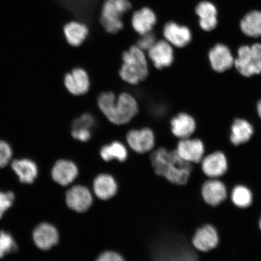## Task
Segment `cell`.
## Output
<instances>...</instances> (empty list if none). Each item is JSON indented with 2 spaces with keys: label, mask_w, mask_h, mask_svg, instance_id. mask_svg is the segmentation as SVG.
<instances>
[{
  "label": "cell",
  "mask_w": 261,
  "mask_h": 261,
  "mask_svg": "<svg viewBox=\"0 0 261 261\" xmlns=\"http://www.w3.org/2000/svg\"><path fill=\"white\" fill-rule=\"evenodd\" d=\"M12 155L11 146L3 140H0V168H4L10 162Z\"/></svg>",
  "instance_id": "cell-32"
},
{
  "label": "cell",
  "mask_w": 261,
  "mask_h": 261,
  "mask_svg": "<svg viewBox=\"0 0 261 261\" xmlns=\"http://www.w3.org/2000/svg\"><path fill=\"white\" fill-rule=\"evenodd\" d=\"M256 113L259 118L261 120V99L257 101L256 103Z\"/></svg>",
  "instance_id": "cell-35"
},
{
  "label": "cell",
  "mask_w": 261,
  "mask_h": 261,
  "mask_svg": "<svg viewBox=\"0 0 261 261\" xmlns=\"http://www.w3.org/2000/svg\"><path fill=\"white\" fill-rule=\"evenodd\" d=\"M94 261H126L121 254L114 250H106L100 253Z\"/></svg>",
  "instance_id": "cell-33"
},
{
  "label": "cell",
  "mask_w": 261,
  "mask_h": 261,
  "mask_svg": "<svg viewBox=\"0 0 261 261\" xmlns=\"http://www.w3.org/2000/svg\"><path fill=\"white\" fill-rule=\"evenodd\" d=\"M17 246L11 234L0 231V258L4 257L6 254L15 252Z\"/></svg>",
  "instance_id": "cell-28"
},
{
  "label": "cell",
  "mask_w": 261,
  "mask_h": 261,
  "mask_svg": "<svg viewBox=\"0 0 261 261\" xmlns=\"http://www.w3.org/2000/svg\"><path fill=\"white\" fill-rule=\"evenodd\" d=\"M234 68L241 76L252 77L261 74V44L249 46L243 45L238 48L234 58Z\"/></svg>",
  "instance_id": "cell-5"
},
{
  "label": "cell",
  "mask_w": 261,
  "mask_h": 261,
  "mask_svg": "<svg viewBox=\"0 0 261 261\" xmlns=\"http://www.w3.org/2000/svg\"><path fill=\"white\" fill-rule=\"evenodd\" d=\"M96 120L93 115L85 113L73 120L71 128H86L91 129L95 125Z\"/></svg>",
  "instance_id": "cell-29"
},
{
  "label": "cell",
  "mask_w": 261,
  "mask_h": 261,
  "mask_svg": "<svg viewBox=\"0 0 261 261\" xmlns=\"http://www.w3.org/2000/svg\"><path fill=\"white\" fill-rule=\"evenodd\" d=\"M156 36L154 32H151L142 35H139L136 45L145 51H148L158 41Z\"/></svg>",
  "instance_id": "cell-30"
},
{
  "label": "cell",
  "mask_w": 261,
  "mask_h": 261,
  "mask_svg": "<svg viewBox=\"0 0 261 261\" xmlns=\"http://www.w3.org/2000/svg\"><path fill=\"white\" fill-rule=\"evenodd\" d=\"M259 227L260 229L261 230V217H260L259 221Z\"/></svg>",
  "instance_id": "cell-36"
},
{
  "label": "cell",
  "mask_w": 261,
  "mask_h": 261,
  "mask_svg": "<svg viewBox=\"0 0 261 261\" xmlns=\"http://www.w3.org/2000/svg\"><path fill=\"white\" fill-rule=\"evenodd\" d=\"M15 200V195L12 192H0V219L5 212L12 206Z\"/></svg>",
  "instance_id": "cell-31"
},
{
  "label": "cell",
  "mask_w": 261,
  "mask_h": 261,
  "mask_svg": "<svg viewBox=\"0 0 261 261\" xmlns=\"http://www.w3.org/2000/svg\"><path fill=\"white\" fill-rule=\"evenodd\" d=\"M175 150L182 160L193 165L200 164L206 153L205 143L198 138L179 140Z\"/></svg>",
  "instance_id": "cell-9"
},
{
  "label": "cell",
  "mask_w": 261,
  "mask_h": 261,
  "mask_svg": "<svg viewBox=\"0 0 261 261\" xmlns=\"http://www.w3.org/2000/svg\"><path fill=\"white\" fill-rule=\"evenodd\" d=\"M51 175L57 184L67 187L77 178L79 169L72 161L62 159L55 163L52 169Z\"/></svg>",
  "instance_id": "cell-20"
},
{
  "label": "cell",
  "mask_w": 261,
  "mask_h": 261,
  "mask_svg": "<svg viewBox=\"0 0 261 261\" xmlns=\"http://www.w3.org/2000/svg\"><path fill=\"white\" fill-rule=\"evenodd\" d=\"M11 166L18 176L19 180L23 184H32L37 177V166L31 160H15L12 162Z\"/></svg>",
  "instance_id": "cell-25"
},
{
  "label": "cell",
  "mask_w": 261,
  "mask_h": 261,
  "mask_svg": "<svg viewBox=\"0 0 261 261\" xmlns=\"http://www.w3.org/2000/svg\"><path fill=\"white\" fill-rule=\"evenodd\" d=\"M97 106L109 121L116 125L128 123L139 110L138 100L128 92L117 96L112 91L103 92L97 98Z\"/></svg>",
  "instance_id": "cell-2"
},
{
  "label": "cell",
  "mask_w": 261,
  "mask_h": 261,
  "mask_svg": "<svg viewBox=\"0 0 261 261\" xmlns=\"http://www.w3.org/2000/svg\"><path fill=\"white\" fill-rule=\"evenodd\" d=\"M229 197L232 203L241 208L249 207L253 202L252 191L243 185H238L234 187L231 189Z\"/></svg>",
  "instance_id": "cell-27"
},
{
  "label": "cell",
  "mask_w": 261,
  "mask_h": 261,
  "mask_svg": "<svg viewBox=\"0 0 261 261\" xmlns=\"http://www.w3.org/2000/svg\"><path fill=\"white\" fill-rule=\"evenodd\" d=\"M162 35L164 40L173 47L184 48L190 43L192 32L187 26L181 25L174 20L166 21L163 25Z\"/></svg>",
  "instance_id": "cell-11"
},
{
  "label": "cell",
  "mask_w": 261,
  "mask_h": 261,
  "mask_svg": "<svg viewBox=\"0 0 261 261\" xmlns=\"http://www.w3.org/2000/svg\"><path fill=\"white\" fill-rule=\"evenodd\" d=\"M133 8L130 0H103L99 16L101 27L108 34H119L125 28L124 15Z\"/></svg>",
  "instance_id": "cell-4"
},
{
  "label": "cell",
  "mask_w": 261,
  "mask_h": 261,
  "mask_svg": "<svg viewBox=\"0 0 261 261\" xmlns=\"http://www.w3.org/2000/svg\"><path fill=\"white\" fill-rule=\"evenodd\" d=\"M202 198L211 206H217L229 197L226 186L219 178H208L201 189Z\"/></svg>",
  "instance_id": "cell-15"
},
{
  "label": "cell",
  "mask_w": 261,
  "mask_h": 261,
  "mask_svg": "<svg viewBox=\"0 0 261 261\" xmlns=\"http://www.w3.org/2000/svg\"><path fill=\"white\" fill-rule=\"evenodd\" d=\"M149 162L156 175L178 186L187 184L194 166L182 160L175 149L166 148L152 151L149 155Z\"/></svg>",
  "instance_id": "cell-1"
},
{
  "label": "cell",
  "mask_w": 261,
  "mask_h": 261,
  "mask_svg": "<svg viewBox=\"0 0 261 261\" xmlns=\"http://www.w3.org/2000/svg\"><path fill=\"white\" fill-rule=\"evenodd\" d=\"M195 12L199 17V24L203 30L211 31L216 27L217 11L212 3L205 1L199 3Z\"/></svg>",
  "instance_id": "cell-24"
},
{
  "label": "cell",
  "mask_w": 261,
  "mask_h": 261,
  "mask_svg": "<svg viewBox=\"0 0 261 261\" xmlns=\"http://www.w3.org/2000/svg\"><path fill=\"white\" fill-rule=\"evenodd\" d=\"M94 200L92 191L86 185H74L65 195L67 206L77 214L86 213L92 206Z\"/></svg>",
  "instance_id": "cell-6"
},
{
  "label": "cell",
  "mask_w": 261,
  "mask_h": 261,
  "mask_svg": "<svg viewBox=\"0 0 261 261\" xmlns=\"http://www.w3.org/2000/svg\"><path fill=\"white\" fill-rule=\"evenodd\" d=\"M208 58L211 68L215 73H224L234 67V58L226 45H215L208 52Z\"/></svg>",
  "instance_id": "cell-16"
},
{
  "label": "cell",
  "mask_w": 261,
  "mask_h": 261,
  "mask_svg": "<svg viewBox=\"0 0 261 261\" xmlns=\"http://www.w3.org/2000/svg\"><path fill=\"white\" fill-rule=\"evenodd\" d=\"M172 135L179 140L191 138L197 129L194 117L187 113H178L170 122Z\"/></svg>",
  "instance_id": "cell-21"
},
{
  "label": "cell",
  "mask_w": 261,
  "mask_h": 261,
  "mask_svg": "<svg viewBox=\"0 0 261 261\" xmlns=\"http://www.w3.org/2000/svg\"><path fill=\"white\" fill-rule=\"evenodd\" d=\"M122 60L119 74L125 83L130 86H136L148 76V57L145 51L136 45H132L123 52Z\"/></svg>",
  "instance_id": "cell-3"
},
{
  "label": "cell",
  "mask_w": 261,
  "mask_h": 261,
  "mask_svg": "<svg viewBox=\"0 0 261 261\" xmlns=\"http://www.w3.org/2000/svg\"><path fill=\"white\" fill-rule=\"evenodd\" d=\"M71 135L75 140L81 142L89 141L92 136L91 129L86 128H71Z\"/></svg>",
  "instance_id": "cell-34"
},
{
  "label": "cell",
  "mask_w": 261,
  "mask_h": 261,
  "mask_svg": "<svg viewBox=\"0 0 261 261\" xmlns=\"http://www.w3.org/2000/svg\"><path fill=\"white\" fill-rule=\"evenodd\" d=\"M192 244L200 252H207L215 249L219 243V234L214 226L205 224L195 230Z\"/></svg>",
  "instance_id": "cell-13"
},
{
  "label": "cell",
  "mask_w": 261,
  "mask_h": 261,
  "mask_svg": "<svg viewBox=\"0 0 261 261\" xmlns=\"http://www.w3.org/2000/svg\"><path fill=\"white\" fill-rule=\"evenodd\" d=\"M64 83L68 92L80 96L89 92L90 80L89 74L83 68H76L65 74Z\"/></svg>",
  "instance_id": "cell-17"
},
{
  "label": "cell",
  "mask_w": 261,
  "mask_h": 261,
  "mask_svg": "<svg viewBox=\"0 0 261 261\" xmlns=\"http://www.w3.org/2000/svg\"><path fill=\"white\" fill-rule=\"evenodd\" d=\"M158 21V14L154 9L148 6L136 9L130 18V26L139 36L153 32Z\"/></svg>",
  "instance_id": "cell-8"
},
{
  "label": "cell",
  "mask_w": 261,
  "mask_h": 261,
  "mask_svg": "<svg viewBox=\"0 0 261 261\" xmlns=\"http://www.w3.org/2000/svg\"><path fill=\"white\" fill-rule=\"evenodd\" d=\"M241 31L250 37H261V12L253 11L241 21Z\"/></svg>",
  "instance_id": "cell-26"
},
{
  "label": "cell",
  "mask_w": 261,
  "mask_h": 261,
  "mask_svg": "<svg viewBox=\"0 0 261 261\" xmlns=\"http://www.w3.org/2000/svg\"><path fill=\"white\" fill-rule=\"evenodd\" d=\"M90 33L89 26L85 22L78 20L68 22L63 28L65 40L71 47L77 48L81 46L89 38Z\"/></svg>",
  "instance_id": "cell-19"
},
{
  "label": "cell",
  "mask_w": 261,
  "mask_h": 261,
  "mask_svg": "<svg viewBox=\"0 0 261 261\" xmlns=\"http://www.w3.org/2000/svg\"><path fill=\"white\" fill-rule=\"evenodd\" d=\"M254 134L252 123L244 118H236L230 128L229 142L234 147L249 143Z\"/></svg>",
  "instance_id": "cell-18"
},
{
  "label": "cell",
  "mask_w": 261,
  "mask_h": 261,
  "mask_svg": "<svg viewBox=\"0 0 261 261\" xmlns=\"http://www.w3.org/2000/svg\"><path fill=\"white\" fill-rule=\"evenodd\" d=\"M147 57L158 70L169 67L174 63V47L165 40H158L147 51Z\"/></svg>",
  "instance_id": "cell-14"
},
{
  "label": "cell",
  "mask_w": 261,
  "mask_h": 261,
  "mask_svg": "<svg viewBox=\"0 0 261 261\" xmlns=\"http://www.w3.org/2000/svg\"><path fill=\"white\" fill-rule=\"evenodd\" d=\"M102 161L106 163L116 161L119 163L126 162L129 153L126 146L119 141H114L104 145L99 152Z\"/></svg>",
  "instance_id": "cell-23"
},
{
  "label": "cell",
  "mask_w": 261,
  "mask_h": 261,
  "mask_svg": "<svg viewBox=\"0 0 261 261\" xmlns=\"http://www.w3.org/2000/svg\"><path fill=\"white\" fill-rule=\"evenodd\" d=\"M126 140L129 148L138 154L152 152L155 148V134L148 127L129 130L126 134Z\"/></svg>",
  "instance_id": "cell-7"
},
{
  "label": "cell",
  "mask_w": 261,
  "mask_h": 261,
  "mask_svg": "<svg viewBox=\"0 0 261 261\" xmlns=\"http://www.w3.org/2000/svg\"><path fill=\"white\" fill-rule=\"evenodd\" d=\"M33 238L38 248L47 250L58 243L59 233L57 228L51 224L41 223L36 227Z\"/></svg>",
  "instance_id": "cell-22"
},
{
  "label": "cell",
  "mask_w": 261,
  "mask_h": 261,
  "mask_svg": "<svg viewBox=\"0 0 261 261\" xmlns=\"http://www.w3.org/2000/svg\"><path fill=\"white\" fill-rule=\"evenodd\" d=\"M200 164L204 175L211 178L221 177L228 168L227 155L221 150H215L205 154Z\"/></svg>",
  "instance_id": "cell-10"
},
{
  "label": "cell",
  "mask_w": 261,
  "mask_h": 261,
  "mask_svg": "<svg viewBox=\"0 0 261 261\" xmlns=\"http://www.w3.org/2000/svg\"><path fill=\"white\" fill-rule=\"evenodd\" d=\"M119 186L114 176L110 173L102 172L94 178L91 191L94 197L101 201H109L116 195Z\"/></svg>",
  "instance_id": "cell-12"
}]
</instances>
